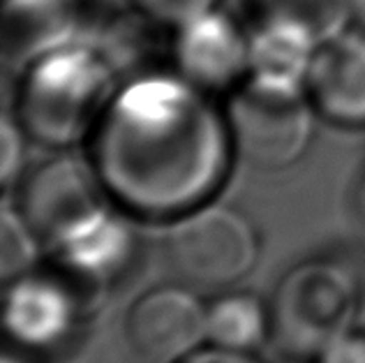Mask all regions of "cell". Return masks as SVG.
I'll use <instances>...</instances> for the list:
<instances>
[{
    "mask_svg": "<svg viewBox=\"0 0 365 363\" xmlns=\"http://www.w3.org/2000/svg\"><path fill=\"white\" fill-rule=\"evenodd\" d=\"M255 21L275 19L310 31L326 42L349 28V0H247Z\"/></svg>",
    "mask_w": 365,
    "mask_h": 363,
    "instance_id": "15",
    "label": "cell"
},
{
    "mask_svg": "<svg viewBox=\"0 0 365 363\" xmlns=\"http://www.w3.org/2000/svg\"><path fill=\"white\" fill-rule=\"evenodd\" d=\"M28 135L24 132L21 123L16 121L14 113H3V128H0V178L3 188L9 190L19 183L24 176V139Z\"/></svg>",
    "mask_w": 365,
    "mask_h": 363,
    "instance_id": "18",
    "label": "cell"
},
{
    "mask_svg": "<svg viewBox=\"0 0 365 363\" xmlns=\"http://www.w3.org/2000/svg\"><path fill=\"white\" fill-rule=\"evenodd\" d=\"M3 363H26V361L16 359V357H12V354H5V357H3Z\"/></svg>",
    "mask_w": 365,
    "mask_h": 363,
    "instance_id": "23",
    "label": "cell"
},
{
    "mask_svg": "<svg viewBox=\"0 0 365 363\" xmlns=\"http://www.w3.org/2000/svg\"><path fill=\"white\" fill-rule=\"evenodd\" d=\"M182 363H255V361L247 359V354H238V352L210 347L206 352L199 349L197 354H192L187 361H182Z\"/></svg>",
    "mask_w": 365,
    "mask_h": 363,
    "instance_id": "20",
    "label": "cell"
},
{
    "mask_svg": "<svg viewBox=\"0 0 365 363\" xmlns=\"http://www.w3.org/2000/svg\"><path fill=\"white\" fill-rule=\"evenodd\" d=\"M273 331L271 310L247 292H227L208 305L206 345L250 354Z\"/></svg>",
    "mask_w": 365,
    "mask_h": 363,
    "instance_id": "14",
    "label": "cell"
},
{
    "mask_svg": "<svg viewBox=\"0 0 365 363\" xmlns=\"http://www.w3.org/2000/svg\"><path fill=\"white\" fill-rule=\"evenodd\" d=\"M88 150L113 202L150 220L213 202L236 155L225 109L176 72L120 83Z\"/></svg>",
    "mask_w": 365,
    "mask_h": 363,
    "instance_id": "1",
    "label": "cell"
},
{
    "mask_svg": "<svg viewBox=\"0 0 365 363\" xmlns=\"http://www.w3.org/2000/svg\"><path fill=\"white\" fill-rule=\"evenodd\" d=\"M40 245V238L24 220V215L19 213V208L5 204L3 225H0V273H3V282L31 273Z\"/></svg>",
    "mask_w": 365,
    "mask_h": 363,
    "instance_id": "16",
    "label": "cell"
},
{
    "mask_svg": "<svg viewBox=\"0 0 365 363\" xmlns=\"http://www.w3.org/2000/svg\"><path fill=\"white\" fill-rule=\"evenodd\" d=\"M220 0H132V5L139 9L141 16H146L153 24L176 28L190 21L199 14L215 9Z\"/></svg>",
    "mask_w": 365,
    "mask_h": 363,
    "instance_id": "17",
    "label": "cell"
},
{
    "mask_svg": "<svg viewBox=\"0 0 365 363\" xmlns=\"http://www.w3.org/2000/svg\"><path fill=\"white\" fill-rule=\"evenodd\" d=\"M319 40L305 28L262 19L250 31V74L247 79L280 88L305 91Z\"/></svg>",
    "mask_w": 365,
    "mask_h": 363,
    "instance_id": "12",
    "label": "cell"
},
{
    "mask_svg": "<svg viewBox=\"0 0 365 363\" xmlns=\"http://www.w3.org/2000/svg\"><path fill=\"white\" fill-rule=\"evenodd\" d=\"M76 310L72 290L53 275L31 271L5 282V329L21 347H56L72 333Z\"/></svg>",
    "mask_w": 365,
    "mask_h": 363,
    "instance_id": "10",
    "label": "cell"
},
{
    "mask_svg": "<svg viewBox=\"0 0 365 363\" xmlns=\"http://www.w3.org/2000/svg\"><path fill=\"white\" fill-rule=\"evenodd\" d=\"M317 363H365V333L347 331L326 347Z\"/></svg>",
    "mask_w": 365,
    "mask_h": 363,
    "instance_id": "19",
    "label": "cell"
},
{
    "mask_svg": "<svg viewBox=\"0 0 365 363\" xmlns=\"http://www.w3.org/2000/svg\"><path fill=\"white\" fill-rule=\"evenodd\" d=\"M74 35V0H7V49L21 65Z\"/></svg>",
    "mask_w": 365,
    "mask_h": 363,
    "instance_id": "13",
    "label": "cell"
},
{
    "mask_svg": "<svg viewBox=\"0 0 365 363\" xmlns=\"http://www.w3.org/2000/svg\"><path fill=\"white\" fill-rule=\"evenodd\" d=\"M167 257L182 285L192 290H222L252 271L259 241L243 213L208 202L171 220Z\"/></svg>",
    "mask_w": 365,
    "mask_h": 363,
    "instance_id": "5",
    "label": "cell"
},
{
    "mask_svg": "<svg viewBox=\"0 0 365 363\" xmlns=\"http://www.w3.org/2000/svg\"><path fill=\"white\" fill-rule=\"evenodd\" d=\"M16 185L19 213L46 247L113 202L91 160L67 155V150L21 176Z\"/></svg>",
    "mask_w": 365,
    "mask_h": 363,
    "instance_id": "6",
    "label": "cell"
},
{
    "mask_svg": "<svg viewBox=\"0 0 365 363\" xmlns=\"http://www.w3.org/2000/svg\"><path fill=\"white\" fill-rule=\"evenodd\" d=\"M125 213L111 202L65 234L51 247L65 271L91 282H104L128 269L137 250V234Z\"/></svg>",
    "mask_w": 365,
    "mask_h": 363,
    "instance_id": "11",
    "label": "cell"
},
{
    "mask_svg": "<svg viewBox=\"0 0 365 363\" xmlns=\"http://www.w3.org/2000/svg\"><path fill=\"white\" fill-rule=\"evenodd\" d=\"M356 206H359V213H361V218L365 220V174H363L361 183H359V193H356Z\"/></svg>",
    "mask_w": 365,
    "mask_h": 363,
    "instance_id": "22",
    "label": "cell"
},
{
    "mask_svg": "<svg viewBox=\"0 0 365 363\" xmlns=\"http://www.w3.org/2000/svg\"><path fill=\"white\" fill-rule=\"evenodd\" d=\"M349 28L365 33V0H349Z\"/></svg>",
    "mask_w": 365,
    "mask_h": 363,
    "instance_id": "21",
    "label": "cell"
},
{
    "mask_svg": "<svg viewBox=\"0 0 365 363\" xmlns=\"http://www.w3.org/2000/svg\"><path fill=\"white\" fill-rule=\"evenodd\" d=\"M314 116L307 93L301 88L245 79L227 95L225 118L238 158L264 171L296 165L314 135Z\"/></svg>",
    "mask_w": 365,
    "mask_h": 363,
    "instance_id": "3",
    "label": "cell"
},
{
    "mask_svg": "<svg viewBox=\"0 0 365 363\" xmlns=\"http://www.w3.org/2000/svg\"><path fill=\"white\" fill-rule=\"evenodd\" d=\"M317 116L340 128H365V33L344 28L319 44L305 81Z\"/></svg>",
    "mask_w": 365,
    "mask_h": 363,
    "instance_id": "9",
    "label": "cell"
},
{
    "mask_svg": "<svg viewBox=\"0 0 365 363\" xmlns=\"http://www.w3.org/2000/svg\"><path fill=\"white\" fill-rule=\"evenodd\" d=\"M206 312L187 285L150 290L128 315V342L141 363H182L206 345Z\"/></svg>",
    "mask_w": 365,
    "mask_h": 363,
    "instance_id": "8",
    "label": "cell"
},
{
    "mask_svg": "<svg viewBox=\"0 0 365 363\" xmlns=\"http://www.w3.org/2000/svg\"><path fill=\"white\" fill-rule=\"evenodd\" d=\"M359 305L354 275L331 262H305L275 292L271 324L280 345L296 357H319L351 329Z\"/></svg>",
    "mask_w": 365,
    "mask_h": 363,
    "instance_id": "4",
    "label": "cell"
},
{
    "mask_svg": "<svg viewBox=\"0 0 365 363\" xmlns=\"http://www.w3.org/2000/svg\"><path fill=\"white\" fill-rule=\"evenodd\" d=\"M118 88L107 49L74 35L21 65L14 116L42 146L70 150L91 141Z\"/></svg>",
    "mask_w": 365,
    "mask_h": 363,
    "instance_id": "2",
    "label": "cell"
},
{
    "mask_svg": "<svg viewBox=\"0 0 365 363\" xmlns=\"http://www.w3.org/2000/svg\"><path fill=\"white\" fill-rule=\"evenodd\" d=\"M174 72L208 95H229L250 74V31L232 16L208 9L174 28Z\"/></svg>",
    "mask_w": 365,
    "mask_h": 363,
    "instance_id": "7",
    "label": "cell"
}]
</instances>
